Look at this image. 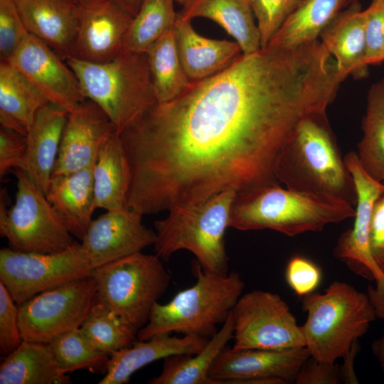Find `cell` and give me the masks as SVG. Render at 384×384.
<instances>
[{"label": "cell", "instance_id": "6da1fadb", "mask_svg": "<svg viewBox=\"0 0 384 384\" xmlns=\"http://www.w3.org/2000/svg\"><path fill=\"white\" fill-rule=\"evenodd\" d=\"M341 80L317 42L242 54L119 134L126 206L142 215L277 183L278 158L299 124L326 113Z\"/></svg>", "mask_w": 384, "mask_h": 384}, {"label": "cell", "instance_id": "7a4b0ae2", "mask_svg": "<svg viewBox=\"0 0 384 384\" xmlns=\"http://www.w3.org/2000/svg\"><path fill=\"white\" fill-rule=\"evenodd\" d=\"M275 174L289 189L356 204L353 178L326 113L299 124L278 158Z\"/></svg>", "mask_w": 384, "mask_h": 384}, {"label": "cell", "instance_id": "3957f363", "mask_svg": "<svg viewBox=\"0 0 384 384\" xmlns=\"http://www.w3.org/2000/svg\"><path fill=\"white\" fill-rule=\"evenodd\" d=\"M353 206L338 200L280 187L277 183L238 192L229 227L270 229L287 236L319 232L331 223L354 218Z\"/></svg>", "mask_w": 384, "mask_h": 384}, {"label": "cell", "instance_id": "277c9868", "mask_svg": "<svg viewBox=\"0 0 384 384\" xmlns=\"http://www.w3.org/2000/svg\"><path fill=\"white\" fill-rule=\"evenodd\" d=\"M196 282L169 302H156L147 323L137 331L138 340L171 333L210 338L228 319L242 294L245 283L237 272L218 274L196 262Z\"/></svg>", "mask_w": 384, "mask_h": 384}, {"label": "cell", "instance_id": "5b68a950", "mask_svg": "<svg viewBox=\"0 0 384 384\" xmlns=\"http://www.w3.org/2000/svg\"><path fill=\"white\" fill-rule=\"evenodd\" d=\"M86 99L97 104L120 134L157 102L146 53L123 50L105 63L68 57Z\"/></svg>", "mask_w": 384, "mask_h": 384}, {"label": "cell", "instance_id": "8992f818", "mask_svg": "<svg viewBox=\"0 0 384 384\" xmlns=\"http://www.w3.org/2000/svg\"><path fill=\"white\" fill-rule=\"evenodd\" d=\"M302 307L307 314L301 326L305 347L311 357L329 363L345 357L377 319L366 293L340 281L302 297Z\"/></svg>", "mask_w": 384, "mask_h": 384}, {"label": "cell", "instance_id": "52a82bcc", "mask_svg": "<svg viewBox=\"0 0 384 384\" xmlns=\"http://www.w3.org/2000/svg\"><path fill=\"white\" fill-rule=\"evenodd\" d=\"M236 193L226 190L201 203L169 210L154 222L156 254L167 260L177 251L188 250L204 270L227 274L224 236Z\"/></svg>", "mask_w": 384, "mask_h": 384}, {"label": "cell", "instance_id": "ba28073f", "mask_svg": "<svg viewBox=\"0 0 384 384\" xmlns=\"http://www.w3.org/2000/svg\"><path fill=\"white\" fill-rule=\"evenodd\" d=\"M161 260L156 254L141 251L94 269L96 302L139 331L170 284L171 275Z\"/></svg>", "mask_w": 384, "mask_h": 384}, {"label": "cell", "instance_id": "9c48e42d", "mask_svg": "<svg viewBox=\"0 0 384 384\" xmlns=\"http://www.w3.org/2000/svg\"><path fill=\"white\" fill-rule=\"evenodd\" d=\"M17 191L9 207L6 188L0 192V235L9 247L24 252L55 253L76 242L46 194L19 169L13 171Z\"/></svg>", "mask_w": 384, "mask_h": 384}, {"label": "cell", "instance_id": "30bf717a", "mask_svg": "<svg viewBox=\"0 0 384 384\" xmlns=\"http://www.w3.org/2000/svg\"><path fill=\"white\" fill-rule=\"evenodd\" d=\"M93 267L81 243L55 253L0 250V282L17 305L65 283L92 275Z\"/></svg>", "mask_w": 384, "mask_h": 384}, {"label": "cell", "instance_id": "8fae6325", "mask_svg": "<svg viewBox=\"0 0 384 384\" xmlns=\"http://www.w3.org/2000/svg\"><path fill=\"white\" fill-rule=\"evenodd\" d=\"M92 276L41 292L18 306V325L23 341L49 343L80 328L96 302Z\"/></svg>", "mask_w": 384, "mask_h": 384}, {"label": "cell", "instance_id": "7c38bea8", "mask_svg": "<svg viewBox=\"0 0 384 384\" xmlns=\"http://www.w3.org/2000/svg\"><path fill=\"white\" fill-rule=\"evenodd\" d=\"M232 314L235 348L284 350L305 347L301 326L277 294L257 289L242 294Z\"/></svg>", "mask_w": 384, "mask_h": 384}, {"label": "cell", "instance_id": "4fadbf2b", "mask_svg": "<svg viewBox=\"0 0 384 384\" xmlns=\"http://www.w3.org/2000/svg\"><path fill=\"white\" fill-rule=\"evenodd\" d=\"M309 357L306 347L264 350L226 346L213 364L209 377L213 384L292 383Z\"/></svg>", "mask_w": 384, "mask_h": 384}, {"label": "cell", "instance_id": "5bb4252c", "mask_svg": "<svg viewBox=\"0 0 384 384\" xmlns=\"http://www.w3.org/2000/svg\"><path fill=\"white\" fill-rule=\"evenodd\" d=\"M344 161L354 180L357 202L353 224L338 238L334 257L347 265L355 274L375 280L384 274L372 256L370 227L374 204L384 194V183L372 177L363 169L356 152H348Z\"/></svg>", "mask_w": 384, "mask_h": 384}, {"label": "cell", "instance_id": "9a60e30c", "mask_svg": "<svg viewBox=\"0 0 384 384\" xmlns=\"http://www.w3.org/2000/svg\"><path fill=\"white\" fill-rule=\"evenodd\" d=\"M6 63L28 79L50 103L68 112L86 100L75 73L67 63L29 33Z\"/></svg>", "mask_w": 384, "mask_h": 384}, {"label": "cell", "instance_id": "2e32d148", "mask_svg": "<svg viewBox=\"0 0 384 384\" xmlns=\"http://www.w3.org/2000/svg\"><path fill=\"white\" fill-rule=\"evenodd\" d=\"M134 16L109 0L79 4L78 28L69 57L91 63L112 60L123 51Z\"/></svg>", "mask_w": 384, "mask_h": 384}, {"label": "cell", "instance_id": "e0dca14e", "mask_svg": "<svg viewBox=\"0 0 384 384\" xmlns=\"http://www.w3.org/2000/svg\"><path fill=\"white\" fill-rule=\"evenodd\" d=\"M142 215L124 207L91 221L81 245L93 269L154 245L156 233L143 224Z\"/></svg>", "mask_w": 384, "mask_h": 384}, {"label": "cell", "instance_id": "ac0fdd59", "mask_svg": "<svg viewBox=\"0 0 384 384\" xmlns=\"http://www.w3.org/2000/svg\"><path fill=\"white\" fill-rule=\"evenodd\" d=\"M114 132L117 131L105 112L86 99L68 112L53 176L94 165L101 147Z\"/></svg>", "mask_w": 384, "mask_h": 384}, {"label": "cell", "instance_id": "d6986e66", "mask_svg": "<svg viewBox=\"0 0 384 384\" xmlns=\"http://www.w3.org/2000/svg\"><path fill=\"white\" fill-rule=\"evenodd\" d=\"M209 338L194 334L182 336L162 334L147 340L134 341L110 356L105 374L99 384H124L144 366L157 360L180 354H196Z\"/></svg>", "mask_w": 384, "mask_h": 384}, {"label": "cell", "instance_id": "ffe728a7", "mask_svg": "<svg viewBox=\"0 0 384 384\" xmlns=\"http://www.w3.org/2000/svg\"><path fill=\"white\" fill-rule=\"evenodd\" d=\"M14 1L27 31L65 61L78 28L79 4L73 0Z\"/></svg>", "mask_w": 384, "mask_h": 384}, {"label": "cell", "instance_id": "44dd1931", "mask_svg": "<svg viewBox=\"0 0 384 384\" xmlns=\"http://www.w3.org/2000/svg\"><path fill=\"white\" fill-rule=\"evenodd\" d=\"M68 112L53 103L39 109L26 134L19 169L45 194L53 176Z\"/></svg>", "mask_w": 384, "mask_h": 384}, {"label": "cell", "instance_id": "7402d4cb", "mask_svg": "<svg viewBox=\"0 0 384 384\" xmlns=\"http://www.w3.org/2000/svg\"><path fill=\"white\" fill-rule=\"evenodd\" d=\"M173 30L181 64L191 81L222 72L242 54L236 41L202 36L193 28L191 20L179 14Z\"/></svg>", "mask_w": 384, "mask_h": 384}, {"label": "cell", "instance_id": "603a6c76", "mask_svg": "<svg viewBox=\"0 0 384 384\" xmlns=\"http://www.w3.org/2000/svg\"><path fill=\"white\" fill-rule=\"evenodd\" d=\"M366 17L360 2L339 14L321 31L320 42L336 60L346 78H365L368 73L366 62Z\"/></svg>", "mask_w": 384, "mask_h": 384}, {"label": "cell", "instance_id": "cb8c5ba5", "mask_svg": "<svg viewBox=\"0 0 384 384\" xmlns=\"http://www.w3.org/2000/svg\"><path fill=\"white\" fill-rule=\"evenodd\" d=\"M93 166L68 174L53 176L46 196L71 234L84 237L95 211Z\"/></svg>", "mask_w": 384, "mask_h": 384}, {"label": "cell", "instance_id": "d4e9b609", "mask_svg": "<svg viewBox=\"0 0 384 384\" xmlns=\"http://www.w3.org/2000/svg\"><path fill=\"white\" fill-rule=\"evenodd\" d=\"M248 0H191L179 14L192 20L206 18L220 26L240 46L242 53L261 48L260 37Z\"/></svg>", "mask_w": 384, "mask_h": 384}, {"label": "cell", "instance_id": "484cf974", "mask_svg": "<svg viewBox=\"0 0 384 384\" xmlns=\"http://www.w3.org/2000/svg\"><path fill=\"white\" fill-rule=\"evenodd\" d=\"M50 102L20 71L0 63V123L24 135L36 113Z\"/></svg>", "mask_w": 384, "mask_h": 384}, {"label": "cell", "instance_id": "4316f807", "mask_svg": "<svg viewBox=\"0 0 384 384\" xmlns=\"http://www.w3.org/2000/svg\"><path fill=\"white\" fill-rule=\"evenodd\" d=\"M95 208L126 207L129 169L119 134L114 132L99 151L92 168Z\"/></svg>", "mask_w": 384, "mask_h": 384}, {"label": "cell", "instance_id": "83f0119b", "mask_svg": "<svg viewBox=\"0 0 384 384\" xmlns=\"http://www.w3.org/2000/svg\"><path fill=\"white\" fill-rule=\"evenodd\" d=\"M49 343L22 341L0 365L1 384H67Z\"/></svg>", "mask_w": 384, "mask_h": 384}, {"label": "cell", "instance_id": "f1b7e54d", "mask_svg": "<svg viewBox=\"0 0 384 384\" xmlns=\"http://www.w3.org/2000/svg\"><path fill=\"white\" fill-rule=\"evenodd\" d=\"M234 319L232 311L209 340L196 354H180L164 359L161 373L148 383L150 384H213L209 371L228 343L233 339Z\"/></svg>", "mask_w": 384, "mask_h": 384}, {"label": "cell", "instance_id": "f546056e", "mask_svg": "<svg viewBox=\"0 0 384 384\" xmlns=\"http://www.w3.org/2000/svg\"><path fill=\"white\" fill-rule=\"evenodd\" d=\"M360 0H302L267 46L293 48L318 40L339 14Z\"/></svg>", "mask_w": 384, "mask_h": 384}, {"label": "cell", "instance_id": "4dcf8cb0", "mask_svg": "<svg viewBox=\"0 0 384 384\" xmlns=\"http://www.w3.org/2000/svg\"><path fill=\"white\" fill-rule=\"evenodd\" d=\"M173 28L146 52L153 88L159 103L175 99L191 82L181 64Z\"/></svg>", "mask_w": 384, "mask_h": 384}, {"label": "cell", "instance_id": "1f68e13d", "mask_svg": "<svg viewBox=\"0 0 384 384\" xmlns=\"http://www.w3.org/2000/svg\"><path fill=\"white\" fill-rule=\"evenodd\" d=\"M363 137L357 155L363 169L378 181H384V78L373 83L367 96L362 122Z\"/></svg>", "mask_w": 384, "mask_h": 384}, {"label": "cell", "instance_id": "d6a6232c", "mask_svg": "<svg viewBox=\"0 0 384 384\" xmlns=\"http://www.w3.org/2000/svg\"><path fill=\"white\" fill-rule=\"evenodd\" d=\"M175 0H143L127 32L123 50L146 53L176 21Z\"/></svg>", "mask_w": 384, "mask_h": 384}, {"label": "cell", "instance_id": "836d02e7", "mask_svg": "<svg viewBox=\"0 0 384 384\" xmlns=\"http://www.w3.org/2000/svg\"><path fill=\"white\" fill-rule=\"evenodd\" d=\"M80 330L96 349L110 356L137 339V329L98 302L92 306Z\"/></svg>", "mask_w": 384, "mask_h": 384}, {"label": "cell", "instance_id": "e575fe53", "mask_svg": "<svg viewBox=\"0 0 384 384\" xmlns=\"http://www.w3.org/2000/svg\"><path fill=\"white\" fill-rule=\"evenodd\" d=\"M60 371L65 374L87 369L106 371L110 356L96 349L80 328L65 333L49 343Z\"/></svg>", "mask_w": 384, "mask_h": 384}, {"label": "cell", "instance_id": "d590c367", "mask_svg": "<svg viewBox=\"0 0 384 384\" xmlns=\"http://www.w3.org/2000/svg\"><path fill=\"white\" fill-rule=\"evenodd\" d=\"M302 0H256L252 9L256 18L261 48H266L272 37Z\"/></svg>", "mask_w": 384, "mask_h": 384}, {"label": "cell", "instance_id": "8d00e7d4", "mask_svg": "<svg viewBox=\"0 0 384 384\" xmlns=\"http://www.w3.org/2000/svg\"><path fill=\"white\" fill-rule=\"evenodd\" d=\"M28 31L14 0H0V61L8 62Z\"/></svg>", "mask_w": 384, "mask_h": 384}, {"label": "cell", "instance_id": "74e56055", "mask_svg": "<svg viewBox=\"0 0 384 384\" xmlns=\"http://www.w3.org/2000/svg\"><path fill=\"white\" fill-rule=\"evenodd\" d=\"M364 13L366 62L378 65L384 61V1L372 0Z\"/></svg>", "mask_w": 384, "mask_h": 384}, {"label": "cell", "instance_id": "f35d334b", "mask_svg": "<svg viewBox=\"0 0 384 384\" xmlns=\"http://www.w3.org/2000/svg\"><path fill=\"white\" fill-rule=\"evenodd\" d=\"M23 339L18 325V306L0 282V353L4 357L14 351Z\"/></svg>", "mask_w": 384, "mask_h": 384}, {"label": "cell", "instance_id": "ab89813d", "mask_svg": "<svg viewBox=\"0 0 384 384\" xmlns=\"http://www.w3.org/2000/svg\"><path fill=\"white\" fill-rule=\"evenodd\" d=\"M285 279L289 287L299 297H304L319 286L321 280L320 267L309 259L294 255L288 261Z\"/></svg>", "mask_w": 384, "mask_h": 384}, {"label": "cell", "instance_id": "60d3db41", "mask_svg": "<svg viewBox=\"0 0 384 384\" xmlns=\"http://www.w3.org/2000/svg\"><path fill=\"white\" fill-rule=\"evenodd\" d=\"M26 149V135L14 129L0 127V178L11 169H19Z\"/></svg>", "mask_w": 384, "mask_h": 384}, {"label": "cell", "instance_id": "b9f144b4", "mask_svg": "<svg viewBox=\"0 0 384 384\" xmlns=\"http://www.w3.org/2000/svg\"><path fill=\"white\" fill-rule=\"evenodd\" d=\"M342 383L339 366L309 357L300 368L296 384H339Z\"/></svg>", "mask_w": 384, "mask_h": 384}, {"label": "cell", "instance_id": "7bdbcfd3", "mask_svg": "<svg viewBox=\"0 0 384 384\" xmlns=\"http://www.w3.org/2000/svg\"><path fill=\"white\" fill-rule=\"evenodd\" d=\"M370 247L373 258L384 274V194L375 201L370 227Z\"/></svg>", "mask_w": 384, "mask_h": 384}, {"label": "cell", "instance_id": "ee69618b", "mask_svg": "<svg viewBox=\"0 0 384 384\" xmlns=\"http://www.w3.org/2000/svg\"><path fill=\"white\" fill-rule=\"evenodd\" d=\"M375 281V287L368 285L366 294L376 318L384 319V275Z\"/></svg>", "mask_w": 384, "mask_h": 384}, {"label": "cell", "instance_id": "f6af8a7d", "mask_svg": "<svg viewBox=\"0 0 384 384\" xmlns=\"http://www.w3.org/2000/svg\"><path fill=\"white\" fill-rule=\"evenodd\" d=\"M357 352V343L351 348L350 352L343 358L344 363L343 366H339L341 382L348 384L358 383L356 375L353 370V361Z\"/></svg>", "mask_w": 384, "mask_h": 384}, {"label": "cell", "instance_id": "bcb514c9", "mask_svg": "<svg viewBox=\"0 0 384 384\" xmlns=\"http://www.w3.org/2000/svg\"><path fill=\"white\" fill-rule=\"evenodd\" d=\"M127 11L132 16L138 11L143 0H109Z\"/></svg>", "mask_w": 384, "mask_h": 384}, {"label": "cell", "instance_id": "7dc6e473", "mask_svg": "<svg viewBox=\"0 0 384 384\" xmlns=\"http://www.w3.org/2000/svg\"><path fill=\"white\" fill-rule=\"evenodd\" d=\"M372 350L384 373V334L378 339L374 341Z\"/></svg>", "mask_w": 384, "mask_h": 384}, {"label": "cell", "instance_id": "c3c4849f", "mask_svg": "<svg viewBox=\"0 0 384 384\" xmlns=\"http://www.w3.org/2000/svg\"><path fill=\"white\" fill-rule=\"evenodd\" d=\"M177 1L178 3L183 4V6L186 5V4H188L191 0H176Z\"/></svg>", "mask_w": 384, "mask_h": 384}, {"label": "cell", "instance_id": "681fc988", "mask_svg": "<svg viewBox=\"0 0 384 384\" xmlns=\"http://www.w3.org/2000/svg\"><path fill=\"white\" fill-rule=\"evenodd\" d=\"M73 1H74L78 4H82L85 3V1H87V0H73Z\"/></svg>", "mask_w": 384, "mask_h": 384}, {"label": "cell", "instance_id": "f907efd6", "mask_svg": "<svg viewBox=\"0 0 384 384\" xmlns=\"http://www.w3.org/2000/svg\"><path fill=\"white\" fill-rule=\"evenodd\" d=\"M249 2L250 3L251 6L252 5V4L256 1V0H248Z\"/></svg>", "mask_w": 384, "mask_h": 384}, {"label": "cell", "instance_id": "816d5d0a", "mask_svg": "<svg viewBox=\"0 0 384 384\" xmlns=\"http://www.w3.org/2000/svg\"><path fill=\"white\" fill-rule=\"evenodd\" d=\"M383 182L384 183V181Z\"/></svg>", "mask_w": 384, "mask_h": 384}, {"label": "cell", "instance_id": "f5cc1de1", "mask_svg": "<svg viewBox=\"0 0 384 384\" xmlns=\"http://www.w3.org/2000/svg\"><path fill=\"white\" fill-rule=\"evenodd\" d=\"M384 1V0H383Z\"/></svg>", "mask_w": 384, "mask_h": 384}]
</instances>
